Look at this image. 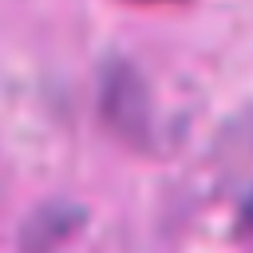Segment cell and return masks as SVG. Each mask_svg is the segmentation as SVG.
<instances>
[{"label": "cell", "mask_w": 253, "mask_h": 253, "mask_svg": "<svg viewBox=\"0 0 253 253\" xmlns=\"http://www.w3.org/2000/svg\"><path fill=\"white\" fill-rule=\"evenodd\" d=\"M249 221H253V202H249Z\"/></svg>", "instance_id": "1"}]
</instances>
